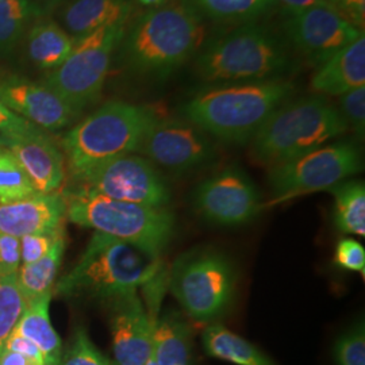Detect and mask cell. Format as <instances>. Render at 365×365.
Wrapping results in <instances>:
<instances>
[{
  "label": "cell",
  "mask_w": 365,
  "mask_h": 365,
  "mask_svg": "<svg viewBox=\"0 0 365 365\" xmlns=\"http://www.w3.org/2000/svg\"><path fill=\"white\" fill-rule=\"evenodd\" d=\"M197 78L215 86L283 80L298 66V57L267 24L235 26L206 39L194 57Z\"/></svg>",
  "instance_id": "obj_1"
},
{
  "label": "cell",
  "mask_w": 365,
  "mask_h": 365,
  "mask_svg": "<svg viewBox=\"0 0 365 365\" xmlns=\"http://www.w3.org/2000/svg\"><path fill=\"white\" fill-rule=\"evenodd\" d=\"M122 41L131 71L163 81L199 52L206 41L205 19L184 0L170 1L141 14Z\"/></svg>",
  "instance_id": "obj_2"
},
{
  "label": "cell",
  "mask_w": 365,
  "mask_h": 365,
  "mask_svg": "<svg viewBox=\"0 0 365 365\" xmlns=\"http://www.w3.org/2000/svg\"><path fill=\"white\" fill-rule=\"evenodd\" d=\"M295 92L288 78L212 86L191 96L182 113L188 122L221 141L245 144Z\"/></svg>",
  "instance_id": "obj_3"
},
{
  "label": "cell",
  "mask_w": 365,
  "mask_h": 365,
  "mask_svg": "<svg viewBox=\"0 0 365 365\" xmlns=\"http://www.w3.org/2000/svg\"><path fill=\"white\" fill-rule=\"evenodd\" d=\"M161 269L158 255L95 232L78 264L60 279L53 294L108 302L137 292Z\"/></svg>",
  "instance_id": "obj_4"
},
{
  "label": "cell",
  "mask_w": 365,
  "mask_h": 365,
  "mask_svg": "<svg viewBox=\"0 0 365 365\" xmlns=\"http://www.w3.org/2000/svg\"><path fill=\"white\" fill-rule=\"evenodd\" d=\"M346 130L339 107L324 95L289 99L274 110L252 138V155L261 164L272 167L315 150Z\"/></svg>",
  "instance_id": "obj_5"
},
{
  "label": "cell",
  "mask_w": 365,
  "mask_h": 365,
  "mask_svg": "<svg viewBox=\"0 0 365 365\" xmlns=\"http://www.w3.org/2000/svg\"><path fill=\"white\" fill-rule=\"evenodd\" d=\"M157 118L149 107L119 101L93 111L61 141L72 176L78 180L107 161L135 153Z\"/></svg>",
  "instance_id": "obj_6"
},
{
  "label": "cell",
  "mask_w": 365,
  "mask_h": 365,
  "mask_svg": "<svg viewBox=\"0 0 365 365\" xmlns=\"http://www.w3.org/2000/svg\"><path fill=\"white\" fill-rule=\"evenodd\" d=\"M66 218L158 256L170 244L175 229L170 210L114 200L83 190L66 199Z\"/></svg>",
  "instance_id": "obj_7"
},
{
  "label": "cell",
  "mask_w": 365,
  "mask_h": 365,
  "mask_svg": "<svg viewBox=\"0 0 365 365\" xmlns=\"http://www.w3.org/2000/svg\"><path fill=\"white\" fill-rule=\"evenodd\" d=\"M168 287L188 317L210 322L220 318L233 300L235 269L218 252L195 250L175 261Z\"/></svg>",
  "instance_id": "obj_8"
},
{
  "label": "cell",
  "mask_w": 365,
  "mask_h": 365,
  "mask_svg": "<svg viewBox=\"0 0 365 365\" xmlns=\"http://www.w3.org/2000/svg\"><path fill=\"white\" fill-rule=\"evenodd\" d=\"M128 22L108 25L75 39L66 61L51 71L45 86L81 113L101 95L108 75L111 57L126 31Z\"/></svg>",
  "instance_id": "obj_9"
},
{
  "label": "cell",
  "mask_w": 365,
  "mask_h": 365,
  "mask_svg": "<svg viewBox=\"0 0 365 365\" xmlns=\"http://www.w3.org/2000/svg\"><path fill=\"white\" fill-rule=\"evenodd\" d=\"M364 168L363 155L353 141L324 145L303 156L269 167L268 182L277 200L329 190Z\"/></svg>",
  "instance_id": "obj_10"
},
{
  "label": "cell",
  "mask_w": 365,
  "mask_h": 365,
  "mask_svg": "<svg viewBox=\"0 0 365 365\" xmlns=\"http://www.w3.org/2000/svg\"><path fill=\"white\" fill-rule=\"evenodd\" d=\"M168 284L161 269L143 287L146 307L137 292L108 300L113 349L118 365H145L152 353V331Z\"/></svg>",
  "instance_id": "obj_11"
},
{
  "label": "cell",
  "mask_w": 365,
  "mask_h": 365,
  "mask_svg": "<svg viewBox=\"0 0 365 365\" xmlns=\"http://www.w3.org/2000/svg\"><path fill=\"white\" fill-rule=\"evenodd\" d=\"M280 31L295 56L314 68L364 34L329 6L282 9Z\"/></svg>",
  "instance_id": "obj_12"
},
{
  "label": "cell",
  "mask_w": 365,
  "mask_h": 365,
  "mask_svg": "<svg viewBox=\"0 0 365 365\" xmlns=\"http://www.w3.org/2000/svg\"><path fill=\"white\" fill-rule=\"evenodd\" d=\"M83 191L114 200L165 209L170 203L168 185L156 167L143 156L126 155L83 175Z\"/></svg>",
  "instance_id": "obj_13"
},
{
  "label": "cell",
  "mask_w": 365,
  "mask_h": 365,
  "mask_svg": "<svg viewBox=\"0 0 365 365\" xmlns=\"http://www.w3.org/2000/svg\"><path fill=\"white\" fill-rule=\"evenodd\" d=\"M138 153L153 165L180 173L206 165L215 156L207 134L187 119H161L146 131Z\"/></svg>",
  "instance_id": "obj_14"
},
{
  "label": "cell",
  "mask_w": 365,
  "mask_h": 365,
  "mask_svg": "<svg viewBox=\"0 0 365 365\" xmlns=\"http://www.w3.org/2000/svg\"><path fill=\"white\" fill-rule=\"evenodd\" d=\"M195 207L210 222L235 226L252 221L261 207L256 185L242 170L229 167L200 182Z\"/></svg>",
  "instance_id": "obj_15"
},
{
  "label": "cell",
  "mask_w": 365,
  "mask_h": 365,
  "mask_svg": "<svg viewBox=\"0 0 365 365\" xmlns=\"http://www.w3.org/2000/svg\"><path fill=\"white\" fill-rule=\"evenodd\" d=\"M0 102L42 130H60L80 114L48 86L15 76L0 80Z\"/></svg>",
  "instance_id": "obj_16"
},
{
  "label": "cell",
  "mask_w": 365,
  "mask_h": 365,
  "mask_svg": "<svg viewBox=\"0 0 365 365\" xmlns=\"http://www.w3.org/2000/svg\"><path fill=\"white\" fill-rule=\"evenodd\" d=\"M0 146L13 153L38 194L60 190L66 179V160L45 130L38 128L24 134H0Z\"/></svg>",
  "instance_id": "obj_17"
},
{
  "label": "cell",
  "mask_w": 365,
  "mask_h": 365,
  "mask_svg": "<svg viewBox=\"0 0 365 365\" xmlns=\"http://www.w3.org/2000/svg\"><path fill=\"white\" fill-rule=\"evenodd\" d=\"M66 196L58 192L37 194L11 203H0V232L22 238L49 233L63 226Z\"/></svg>",
  "instance_id": "obj_18"
},
{
  "label": "cell",
  "mask_w": 365,
  "mask_h": 365,
  "mask_svg": "<svg viewBox=\"0 0 365 365\" xmlns=\"http://www.w3.org/2000/svg\"><path fill=\"white\" fill-rule=\"evenodd\" d=\"M359 87H365L364 34L318 66L312 78V88L324 96H341Z\"/></svg>",
  "instance_id": "obj_19"
},
{
  "label": "cell",
  "mask_w": 365,
  "mask_h": 365,
  "mask_svg": "<svg viewBox=\"0 0 365 365\" xmlns=\"http://www.w3.org/2000/svg\"><path fill=\"white\" fill-rule=\"evenodd\" d=\"M131 11V0H72L61 19L66 33L78 39L98 29L128 22Z\"/></svg>",
  "instance_id": "obj_20"
},
{
  "label": "cell",
  "mask_w": 365,
  "mask_h": 365,
  "mask_svg": "<svg viewBox=\"0 0 365 365\" xmlns=\"http://www.w3.org/2000/svg\"><path fill=\"white\" fill-rule=\"evenodd\" d=\"M53 294L26 304L25 312L14 327V334L30 339L43 357L45 365H61L63 344L53 329L49 317V304Z\"/></svg>",
  "instance_id": "obj_21"
},
{
  "label": "cell",
  "mask_w": 365,
  "mask_h": 365,
  "mask_svg": "<svg viewBox=\"0 0 365 365\" xmlns=\"http://www.w3.org/2000/svg\"><path fill=\"white\" fill-rule=\"evenodd\" d=\"M192 331L175 312L156 317L152 331V356L157 365H188Z\"/></svg>",
  "instance_id": "obj_22"
},
{
  "label": "cell",
  "mask_w": 365,
  "mask_h": 365,
  "mask_svg": "<svg viewBox=\"0 0 365 365\" xmlns=\"http://www.w3.org/2000/svg\"><path fill=\"white\" fill-rule=\"evenodd\" d=\"M203 19L214 24L240 26L260 22L274 13L280 4L277 0H184Z\"/></svg>",
  "instance_id": "obj_23"
},
{
  "label": "cell",
  "mask_w": 365,
  "mask_h": 365,
  "mask_svg": "<svg viewBox=\"0 0 365 365\" xmlns=\"http://www.w3.org/2000/svg\"><path fill=\"white\" fill-rule=\"evenodd\" d=\"M66 250L64 232L57 237L52 248L38 261L21 265L16 272L18 287L25 303L29 304L45 295L53 294V286Z\"/></svg>",
  "instance_id": "obj_24"
},
{
  "label": "cell",
  "mask_w": 365,
  "mask_h": 365,
  "mask_svg": "<svg viewBox=\"0 0 365 365\" xmlns=\"http://www.w3.org/2000/svg\"><path fill=\"white\" fill-rule=\"evenodd\" d=\"M203 348L211 357L237 365H276L257 346L221 325L205 329Z\"/></svg>",
  "instance_id": "obj_25"
},
{
  "label": "cell",
  "mask_w": 365,
  "mask_h": 365,
  "mask_svg": "<svg viewBox=\"0 0 365 365\" xmlns=\"http://www.w3.org/2000/svg\"><path fill=\"white\" fill-rule=\"evenodd\" d=\"M75 45L66 30L56 22H41L31 29L27 49L33 63L41 69L53 71L61 66Z\"/></svg>",
  "instance_id": "obj_26"
},
{
  "label": "cell",
  "mask_w": 365,
  "mask_h": 365,
  "mask_svg": "<svg viewBox=\"0 0 365 365\" xmlns=\"http://www.w3.org/2000/svg\"><path fill=\"white\" fill-rule=\"evenodd\" d=\"M334 196V223L344 235H365V187L360 180H344L329 188Z\"/></svg>",
  "instance_id": "obj_27"
},
{
  "label": "cell",
  "mask_w": 365,
  "mask_h": 365,
  "mask_svg": "<svg viewBox=\"0 0 365 365\" xmlns=\"http://www.w3.org/2000/svg\"><path fill=\"white\" fill-rule=\"evenodd\" d=\"M37 194L18 160L9 149L0 146V203H11Z\"/></svg>",
  "instance_id": "obj_28"
},
{
  "label": "cell",
  "mask_w": 365,
  "mask_h": 365,
  "mask_svg": "<svg viewBox=\"0 0 365 365\" xmlns=\"http://www.w3.org/2000/svg\"><path fill=\"white\" fill-rule=\"evenodd\" d=\"M25 307L26 303L18 287L16 274H0V354Z\"/></svg>",
  "instance_id": "obj_29"
},
{
  "label": "cell",
  "mask_w": 365,
  "mask_h": 365,
  "mask_svg": "<svg viewBox=\"0 0 365 365\" xmlns=\"http://www.w3.org/2000/svg\"><path fill=\"white\" fill-rule=\"evenodd\" d=\"M31 11L27 0H0V51H10L16 45Z\"/></svg>",
  "instance_id": "obj_30"
},
{
  "label": "cell",
  "mask_w": 365,
  "mask_h": 365,
  "mask_svg": "<svg viewBox=\"0 0 365 365\" xmlns=\"http://www.w3.org/2000/svg\"><path fill=\"white\" fill-rule=\"evenodd\" d=\"M333 356L337 365H365V331L363 324H357L339 337Z\"/></svg>",
  "instance_id": "obj_31"
},
{
  "label": "cell",
  "mask_w": 365,
  "mask_h": 365,
  "mask_svg": "<svg viewBox=\"0 0 365 365\" xmlns=\"http://www.w3.org/2000/svg\"><path fill=\"white\" fill-rule=\"evenodd\" d=\"M61 365H111L102 353L92 344L87 331L78 327L72 336Z\"/></svg>",
  "instance_id": "obj_32"
},
{
  "label": "cell",
  "mask_w": 365,
  "mask_h": 365,
  "mask_svg": "<svg viewBox=\"0 0 365 365\" xmlns=\"http://www.w3.org/2000/svg\"><path fill=\"white\" fill-rule=\"evenodd\" d=\"M339 110L346 126L354 130L359 137H363L365 130V87H359L341 95Z\"/></svg>",
  "instance_id": "obj_33"
},
{
  "label": "cell",
  "mask_w": 365,
  "mask_h": 365,
  "mask_svg": "<svg viewBox=\"0 0 365 365\" xmlns=\"http://www.w3.org/2000/svg\"><path fill=\"white\" fill-rule=\"evenodd\" d=\"M64 232V227L60 226L56 230L49 233H41V235H25L19 238L21 244V265L33 264L39 259H42L49 249L52 248L57 237Z\"/></svg>",
  "instance_id": "obj_34"
},
{
  "label": "cell",
  "mask_w": 365,
  "mask_h": 365,
  "mask_svg": "<svg viewBox=\"0 0 365 365\" xmlns=\"http://www.w3.org/2000/svg\"><path fill=\"white\" fill-rule=\"evenodd\" d=\"M334 262L353 272H365V250L363 245L352 238H344L336 245Z\"/></svg>",
  "instance_id": "obj_35"
},
{
  "label": "cell",
  "mask_w": 365,
  "mask_h": 365,
  "mask_svg": "<svg viewBox=\"0 0 365 365\" xmlns=\"http://www.w3.org/2000/svg\"><path fill=\"white\" fill-rule=\"evenodd\" d=\"M21 267L19 238L0 232V274H13Z\"/></svg>",
  "instance_id": "obj_36"
},
{
  "label": "cell",
  "mask_w": 365,
  "mask_h": 365,
  "mask_svg": "<svg viewBox=\"0 0 365 365\" xmlns=\"http://www.w3.org/2000/svg\"><path fill=\"white\" fill-rule=\"evenodd\" d=\"M327 3L353 26L364 29L365 0H327Z\"/></svg>",
  "instance_id": "obj_37"
},
{
  "label": "cell",
  "mask_w": 365,
  "mask_h": 365,
  "mask_svg": "<svg viewBox=\"0 0 365 365\" xmlns=\"http://www.w3.org/2000/svg\"><path fill=\"white\" fill-rule=\"evenodd\" d=\"M36 129H38L36 125H33L25 118L16 115L10 108H7L0 102V134L14 135V134L29 133Z\"/></svg>",
  "instance_id": "obj_38"
},
{
  "label": "cell",
  "mask_w": 365,
  "mask_h": 365,
  "mask_svg": "<svg viewBox=\"0 0 365 365\" xmlns=\"http://www.w3.org/2000/svg\"><path fill=\"white\" fill-rule=\"evenodd\" d=\"M4 349L21 353V354H25L27 357H31V359H34V360H37V361L43 363V357H42V354L39 352L38 348H37L30 339H25V337H22V336H18V334L11 333L10 337L6 341ZM4 349H3V351H4Z\"/></svg>",
  "instance_id": "obj_39"
},
{
  "label": "cell",
  "mask_w": 365,
  "mask_h": 365,
  "mask_svg": "<svg viewBox=\"0 0 365 365\" xmlns=\"http://www.w3.org/2000/svg\"><path fill=\"white\" fill-rule=\"evenodd\" d=\"M0 365H43V363L27 357L25 354L4 349L0 354Z\"/></svg>",
  "instance_id": "obj_40"
},
{
  "label": "cell",
  "mask_w": 365,
  "mask_h": 365,
  "mask_svg": "<svg viewBox=\"0 0 365 365\" xmlns=\"http://www.w3.org/2000/svg\"><path fill=\"white\" fill-rule=\"evenodd\" d=\"M283 9H306L313 6H329L327 0H277ZM330 7V6H329Z\"/></svg>",
  "instance_id": "obj_41"
},
{
  "label": "cell",
  "mask_w": 365,
  "mask_h": 365,
  "mask_svg": "<svg viewBox=\"0 0 365 365\" xmlns=\"http://www.w3.org/2000/svg\"><path fill=\"white\" fill-rule=\"evenodd\" d=\"M137 1L148 9H156V7H161L167 3H170V0H137Z\"/></svg>",
  "instance_id": "obj_42"
},
{
  "label": "cell",
  "mask_w": 365,
  "mask_h": 365,
  "mask_svg": "<svg viewBox=\"0 0 365 365\" xmlns=\"http://www.w3.org/2000/svg\"><path fill=\"white\" fill-rule=\"evenodd\" d=\"M145 365H157L156 360L153 359L152 353H150V356H149V359H148V361H146V364Z\"/></svg>",
  "instance_id": "obj_43"
},
{
  "label": "cell",
  "mask_w": 365,
  "mask_h": 365,
  "mask_svg": "<svg viewBox=\"0 0 365 365\" xmlns=\"http://www.w3.org/2000/svg\"><path fill=\"white\" fill-rule=\"evenodd\" d=\"M46 1H52V3H54V1H58V0H46Z\"/></svg>",
  "instance_id": "obj_44"
}]
</instances>
